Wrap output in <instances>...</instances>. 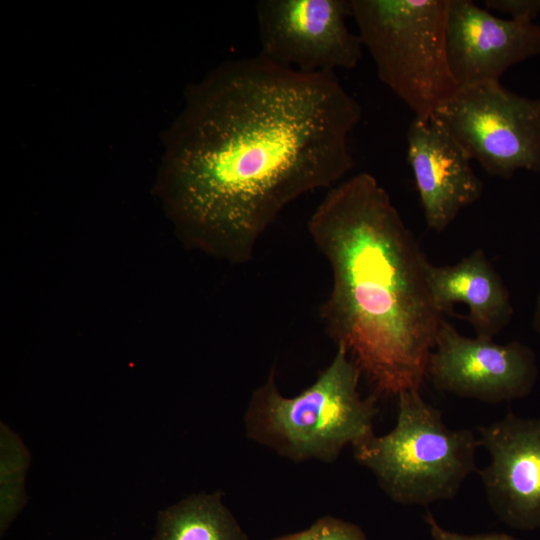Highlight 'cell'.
Instances as JSON below:
<instances>
[{
  "mask_svg": "<svg viewBox=\"0 0 540 540\" xmlns=\"http://www.w3.org/2000/svg\"><path fill=\"white\" fill-rule=\"evenodd\" d=\"M533 325L536 331L540 334V291L538 293L535 310L533 315Z\"/></svg>",
  "mask_w": 540,
  "mask_h": 540,
  "instance_id": "obj_19",
  "label": "cell"
},
{
  "mask_svg": "<svg viewBox=\"0 0 540 540\" xmlns=\"http://www.w3.org/2000/svg\"><path fill=\"white\" fill-rule=\"evenodd\" d=\"M407 162L412 170L426 224L444 231L460 211L475 203L483 184L471 158L434 117H416L407 129Z\"/></svg>",
  "mask_w": 540,
  "mask_h": 540,
  "instance_id": "obj_11",
  "label": "cell"
},
{
  "mask_svg": "<svg viewBox=\"0 0 540 540\" xmlns=\"http://www.w3.org/2000/svg\"><path fill=\"white\" fill-rule=\"evenodd\" d=\"M259 56L306 74L353 69L363 43L347 25L351 0H259Z\"/></svg>",
  "mask_w": 540,
  "mask_h": 540,
  "instance_id": "obj_7",
  "label": "cell"
},
{
  "mask_svg": "<svg viewBox=\"0 0 540 540\" xmlns=\"http://www.w3.org/2000/svg\"><path fill=\"white\" fill-rule=\"evenodd\" d=\"M352 18L378 77L416 117L457 90L447 59L448 0H351Z\"/></svg>",
  "mask_w": 540,
  "mask_h": 540,
  "instance_id": "obj_5",
  "label": "cell"
},
{
  "mask_svg": "<svg viewBox=\"0 0 540 540\" xmlns=\"http://www.w3.org/2000/svg\"><path fill=\"white\" fill-rule=\"evenodd\" d=\"M446 49L458 87L500 81L510 67L540 53V26L499 18L471 0H448Z\"/></svg>",
  "mask_w": 540,
  "mask_h": 540,
  "instance_id": "obj_10",
  "label": "cell"
},
{
  "mask_svg": "<svg viewBox=\"0 0 540 540\" xmlns=\"http://www.w3.org/2000/svg\"><path fill=\"white\" fill-rule=\"evenodd\" d=\"M153 540H248L220 491L187 496L161 510Z\"/></svg>",
  "mask_w": 540,
  "mask_h": 540,
  "instance_id": "obj_13",
  "label": "cell"
},
{
  "mask_svg": "<svg viewBox=\"0 0 540 540\" xmlns=\"http://www.w3.org/2000/svg\"><path fill=\"white\" fill-rule=\"evenodd\" d=\"M29 454L21 440L1 424V535L7 530L25 504L24 475Z\"/></svg>",
  "mask_w": 540,
  "mask_h": 540,
  "instance_id": "obj_14",
  "label": "cell"
},
{
  "mask_svg": "<svg viewBox=\"0 0 540 540\" xmlns=\"http://www.w3.org/2000/svg\"><path fill=\"white\" fill-rule=\"evenodd\" d=\"M537 376L535 355L523 343L469 338L444 319L427 366L438 390L485 403L525 397Z\"/></svg>",
  "mask_w": 540,
  "mask_h": 540,
  "instance_id": "obj_8",
  "label": "cell"
},
{
  "mask_svg": "<svg viewBox=\"0 0 540 540\" xmlns=\"http://www.w3.org/2000/svg\"><path fill=\"white\" fill-rule=\"evenodd\" d=\"M332 287L320 306L375 395L420 390L443 314L431 297L427 260L389 193L362 172L330 188L308 222Z\"/></svg>",
  "mask_w": 540,
  "mask_h": 540,
  "instance_id": "obj_2",
  "label": "cell"
},
{
  "mask_svg": "<svg viewBox=\"0 0 540 540\" xmlns=\"http://www.w3.org/2000/svg\"><path fill=\"white\" fill-rule=\"evenodd\" d=\"M485 5L519 22L534 23L540 14V0H486Z\"/></svg>",
  "mask_w": 540,
  "mask_h": 540,
  "instance_id": "obj_16",
  "label": "cell"
},
{
  "mask_svg": "<svg viewBox=\"0 0 540 540\" xmlns=\"http://www.w3.org/2000/svg\"><path fill=\"white\" fill-rule=\"evenodd\" d=\"M432 115L486 173L540 172V99L484 81L458 87Z\"/></svg>",
  "mask_w": 540,
  "mask_h": 540,
  "instance_id": "obj_6",
  "label": "cell"
},
{
  "mask_svg": "<svg viewBox=\"0 0 540 540\" xmlns=\"http://www.w3.org/2000/svg\"><path fill=\"white\" fill-rule=\"evenodd\" d=\"M490 456L478 470L494 514L519 530L540 528V418L513 413L478 427Z\"/></svg>",
  "mask_w": 540,
  "mask_h": 540,
  "instance_id": "obj_9",
  "label": "cell"
},
{
  "mask_svg": "<svg viewBox=\"0 0 540 540\" xmlns=\"http://www.w3.org/2000/svg\"><path fill=\"white\" fill-rule=\"evenodd\" d=\"M424 272L438 311L451 312L454 304L464 303L476 337L493 339L510 322L509 292L483 250L473 251L455 265L436 266L427 259Z\"/></svg>",
  "mask_w": 540,
  "mask_h": 540,
  "instance_id": "obj_12",
  "label": "cell"
},
{
  "mask_svg": "<svg viewBox=\"0 0 540 540\" xmlns=\"http://www.w3.org/2000/svg\"><path fill=\"white\" fill-rule=\"evenodd\" d=\"M311 526L315 540H367L359 526L333 516L319 518Z\"/></svg>",
  "mask_w": 540,
  "mask_h": 540,
  "instance_id": "obj_15",
  "label": "cell"
},
{
  "mask_svg": "<svg viewBox=\"0 0 540 540\" xmlns=\"http://www.w3.org/2000/svg\"><path fill=\"white\" fill-rule=\"evenodd\" d=\"M394 428L353 447L356 461L369 469L394 502L428 505L456 496L475 471L479 438L469 429H450L441 412L420 390L398 396Z\"/></svg>",
  "mask_w": 540,
  "mask_h": 540,
  "instance_id": "obj_4",
  "label": "cell"
},
{
  "mask_svg": "<svg viewBox=\"0 0 540 540\" xmlns=\"http://www.w3.org/2000/svg\"><path fill=\"white\" fill-rule=\"evenodd\" d=\"M424 520L430 531L433 540H518L507 534L486 533L476 535H466L444 529L435 519L433 514L427 510Z\"/></svg>",
  "mask_w": 540,
  "mask_h": 540,
  "instance_id": "obj_17",
  "label": "cell"
},
{
  "mask_svg": "<svg viewBox=\"0 0 540 540\" xmlns=\"http://www.w3.org/2000/svg\"><path fill=\"white\" fill-rule=\"evenodd\" d=\"M331 363L301 393L284 396L272 370L251 394L246 435L295 463L334 462L345 447L367 439L378 413L375 394L359 392L362 376L342 345Z\"/></svg>",
  "mask_w": 540,
  "mask_h": 540,
  "instance_id": "obj_3",
  "label": "cell"
},
{
  "mask_svg": "<svg viewBox=\"0 0 540 540\" xmlns=\"http://www.w3.org/2000/svg\"><path fill=\"white\" fill-rule=\"evenodd\" d=\"M273 540H315V535L312 526H310L305 530L283 535L281 537L274 538Z\"/></svg>",
  "mask_w": 540,
  "mask_h": 540,
  "instance_id": "obj_18",
  "label": "cell"
},
{
  "mask_svg": "<svg viewBox=\"0 0 540 540\" xmlns=\"http://www.w3.org/2000/svg\"><path fill=\"white\" fill-rule=\"evenodd\" d=\"M359 103L335 73L306 74L259 55L229 60L189 87L165 138L170 212L200 247L249 262L282 210L354 166Z\"/></svg>",
  "mask_w": 540,
  "mask_h": 540,
  "instance_id": "obj_1",
  "label": "cell"
}]
</instances>
